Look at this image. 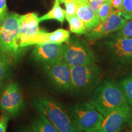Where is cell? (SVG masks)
<instances>
[{
	"mask_svg": "<svg viewBox=\"0 0 132 132\" xmlns=\"http://www.w3.org/2000/svg\"><path fill=\"white\" fill-rule=\"evenodd\" d=\"M31 103L60 132H84L79 127L71 111L54 99L39 96L33 98Z\"/></svg>",
	"mask_w": 132,
	"mask_h": 132,
	"instance_id": "obj_1",
	"label": "cell"
},
{
	"mask_svg": "<svg viewBox=\"0 0 132 132\" xmlns=\"http://www.w3.org/2000/svg\"><path fill=\"white\" fill-rule=\"evenodd\" d=\"M90 103L104 117L128 105L121 87L113 81H105L95 87Z\"/></svg>",
	"mask_w": 132,
	"mask_h": 132,
	"instance_id": "obj_2",
	"label": "cell"
},
{
	"mask_svg": "<svg viewBox=\"0 0 132 132\" xmlns=\"http://www.w3.org/2000/svg\"><path fill=\"white\" fill-rule=\"evenodd\" d=\"M20 16L15 12H8L0 24V50L12 60L19 58L23 49L20 45Z\"/></svg>",
	"mask_w": 132,
	"mask_h": 132,
	"instance_id": "obj_3",
	"label": "cell"
},
{
	"mask_svg": "<svg viewBox=\"0 0 132 132\" xmlns=\"http://www.w3.org/2000/svg\"><path fill=\"white\" fill-rule=\"evenodd\" d=\"M101 72L95 64L71 66V82L69 90L72 94L89 93L99 85Z\"/></svg>",
	"mask_w": 132,
	"mask_h": 132,
	"instance_id": "obj_4",
	"label": "cell"
},
{
	"mask_svg": "<svg viewBox=\"0 0 132 132\" xmlns=\"http://www.w3.org/2000/svg\"><path fill=\"white\" fill-rule=\"evenodd\" d=\"M62 59L70 66L94 64L95 57L85 40L77 38L69 39L63 45Z\"/></svg>",
	"mask_w": 132,
	"mask_h": 132,
	"instance_id": "obj_5",
	"label": "cell"
},
{
	"mask_svg": "<svg viewBox=\"0 0 132 132\" xmlns=\"http://www.w3.org/2000/svg\"><path fill=\"white\" fill-rule=\"evenodd\" d=\"M70 111L84 132H95L100 127L104 116L90 103L78 102Z\"/></svg>",
	"mask_w": 132,
	"mask_h": 132,
	"instance_id": "obj_6",
	"label": "cell"
},
{
	"mask_svg": "<svg viewBox=\"0 0 132 132\" xmlns=\"http://www.w3.org/2000/svg\"><path fill=\"white\" fill-rule=\"evenodd\" d=\"M24 98L16 82L9 84L0 97V110L10 116L16 117L23 111Z\"/></svg>",
	"mask_w": 132,
	"mask_h": 132,
	"instance_id": "obj_7",
	"label": "cell"
},
{
	"mask_svg": "<svg viewBox=\"0 0 132 132\" xmlns=\"http://www.w3.org/2000/svg\"><path fill=\"white\" fill-rule=\"evenodd\" d=\"M42 65L43 69L52 83L59 90L68 91L71 82V66L62 59Z\"/></svg>",
	"mask_w": 132,
	"mask_h": 132,
	"instance_id": "obj_8",
	"label": "cell"
},
{
	"mask_svg": "<svg viewBox=\"0 0 132 132\" xmlns=\"http://www.w3.org/2000/svg\"><path fill=\"white\" fill-rule=\"evenodd\" d=\"M125 21V19L122 16L121 12L112 8L110 16L105 21L100 23L95 28L86 33V39L89 42H94L111 35L122 27Z\"/></svg>",
	"mask_w": 132,
	"mask_h": 132,
	"instance_id": "obj_9",
	"label": "cell"
},
{
	"mask_svg": "<svg viewBox=\"0 0 132 132\" xmlns=\"http://www.w3.org/2000/svg\"><path fill=\"white\" fill-rule=\"evenodd\" d=\"M132 120V106L127 105L104 117L95 132H119Z\"/></svg>",
	"mask_w": 132,
	"mask_h": 132,
	"instance_id": "obj_10",
	"label": "cell"
},
{
	"mask_svg": "<svg viewBox=\"0 0 132 132\" xmlns=\"http://www.w3.org/2000/svg\"><path fill=\"white\" fill-rule=\"evenodd\" d=\"M109 52L113 59L120 64L132 62V39L112 37L106 42Z\"/></svg>",
	"mask_w": 132,
	"mask_h": 132,
	"instance_id": "obj_11",
	"label": "cell"
},
{
	"mask_svg": "<svg viewBox=\"0 0 132 132\" xmlns=\"http://www.w3.org/2000/svg\"><path fill=\"white\" fill-rule=\"evenodd\" d=\"M62 44L53 43L36 44L31 53V56L34 61L42 64L51 63L62 59Z\"/></svg>",
	"mask_w": 132,
	"mask_h": 132,
	"instance_id": "obj_12",
	"label": "cell"
},
{
	"mask_svg": "<svg viewBox=\"0 0 132 132\" xmlns=\"http://www.w3.org/2000/svg\"><path fill=\"white\" fill-rule=\"evenodd\" d=\"M39 18L36 13H28L20 16V45L23 48L26 44L40 30Z\"/></svg>",
	"mask_w": 132,
	"mask_h": 132,
	"instance_id": "obj_13",
	"label": "cell"
},
{
	"mask_svg": "<svg viewBox=\"0 0 132 132\" xmlns=\"http://www.w3.org/2000/svg\"><path fill=\"white\" fill-rule=\"evenodd\" d=\"M70 36V33L69 31L62 28L57 29L52 32H47L40 29L35 36L26 43V46L28 47L46 43L62 44L69 40Z\"/></svg>",
	"mask_w": 132,
	"mask_h": 132,
	"instance_id": "obj_14",
	"label": "cell"
},
{
	"mask_svg": "<svg viewBox=\"0 0 132 132\" xmlns=\"http://www.w3.org/2000/svg\"><path fill=\"white\" fill-rule=\"evenodd\" d=\"M77 4V15L82 21L87 32L92 30L100 24L98 14L94 11L87 1L76 0Z\"/></svg>",
	"mask_w": 132,
	"mask_h": 132,
	"instance_id": "obj_15",
	"label": "cell"
},
{
	"mask_svg": "<svg viewBox=\"0 0 132 132\" xmlns=\"http://www.w3.org/2000/svg\"><path fill=\"white\" fill-rule=\"evenodd\" d=\"M32 132H60L44 116L39 114L31 125Z\"/></svg>",
	"mask_w": 132,
	"mask_h": 132,
	"instance_id": "obj_16",
	"label": "cell"
},
{
	"mask_svg": "<svg viewBox=\"0 0 132 132\" xmlns=\"http://www.w3.org/2000/svg\"><path fill=\"white\" fill-rule=\"evenodd\" d=\"M65 18V10L60 6L59 0H55L54 5L50 11L47 14L39 17V22L48 20H56L61 23L64 21Z\"/></svg>",
	"mask_w": 132,
	"mask_h": 132,
	"instance_id": "obj_17",
	"label": "cell"
},
{
	"mask_svg": "<svg viewBox=\"0 0 132 132\" xmlns=\"http://www.w3.org/2000/svg\"><path fill=\"white\" fill-rule=\"evenodd\" d=\"M12 61L11 57L0 50V88L7 78Z\"/></svg>",
	"mask_w": 132,
	"mask_h": 132,
	"instance_id": "obj_18",
	"label": "cell"
},
{
	"mask_svg": "<svg viewBox=\"0 0 132 132\" xmlns=\"http://www.w3.org/2000/svg\"><path fill=\"white\" fill-rule=\"evenodd\" d=\"M65 19L69 22L71 32L79 35L85 34L87 32V29L85 23L77 15L66 17Z\"/></svg>",
	"mask_w": 132,
	"mask_h": 132,
	"instance_id": "obj_19",
	"label": "cell"
},
{
	"mask_svg": "<svg viewBox=\"0 0 132 132\" xmlns=\"http://www.w3.org/2000/svg\"><path fill=\"white\" fill-rule=\"evenodd\" d=\"M128 105L132 106V72L128 74L119 82Z\"/></svg>",
	"mask_w": 132,
	"mask_h": 132,
	"instance_id": "obj_20",
	"label": "cell"
},
{
	"mask_svg": "<svg viewBox=\"0 0 132 132\" xmlns=\"http://www.w3.org/2000/svg\"><path fill=\"white\" fill-rule=\"evenodd\" d=\"M112 37H125L132 39V20H125V23L119 30L111 34Z\"/></svg>",
	"mask_w": 132,
	"mask_h": 132,
	"instance_id": "obj_21",
	"label": "cell"
},
{
	"mask_svg": "<svg viewBox=\"0 0 132 132\" xmlns=\"http://www.w3.org/2000/svg\"><path fill=\"white\" fill-rule=\"evenodd\" d=\"M112 11L111 0H105L98 11V15L101 22H103L110 16Z\"/></svg>",
	"mask_w": 132,
	"mask_h": 132,
	"instance_id": "obj_22",
	"label": "cell"
},
{
	"mask_svg": "<svg viewBox=\"0 0 132 132\" xmlns=\"http://www.w3.org/2000/svg\"><path fill=\"white\" fill-rule=\"evenodd\" d=\"M121 14L125 20H132V0H123Z\"/></svg>",
	"mask_w": 132,
	"mask_h": 132,
	"instance_id": "obj_23",
	"label": "cell"
},
{
	"mask_svg": "<svg viewBox=\"0 0 132 132\" xmlns=\"http://www.w3.org/2000/svg\"><path fill=\"white\" fill-rule=\"evenodd\" d=\"M65 6V18L77 15V4L76 0L64 3Z\"/></svg>",
	"mask_w": 132,
	"mask_h": 132,
	"instance_id": "obj_24",
	"label": "cell"
},
{
	"mask_svg": "<svg viewBox=\"0 0 132 132\" xmlns=\"http://www.w3.org/2000/svg\"><path fill=\"white\" fill-rule=\"evenodd\" d=\"M10 120V116L5 112H2L0 115V132H6L8 122Z\"/></svg>",
	"mask_w": 132,
	"mask_h": 132,
	"instance_id": "obj_25",
	"label": "cell"
},
{
	"mask_svg": "<svg viewBox=\"0 0 132 132\" xmlns=\"http://www.w3.org/2000/svg\"><path fill=\"white\" fill-rule=\"evenodd\" d=\"M7 14V0H0V24L4 21Z\"/></svg>",
	"mask_w": 132,
	"mask_h": 132,
	"instance_id": "obj_26",
	"label": "cell"
},
{
	"mask_svg": "<svg viewBox=\"0 0 132 132\" xmlns=\"http://www.w3.org/2000/svg\"><path fill=\"white\" fill-rule=\"evenodd\" d=\"M87 1L94 11L96 13H98L99 9L105 0H87Z\"/></svg>",
	"mask_w": 132,
	"mask_h": 132,
	"instance_id": "obj_27",
	"label": "cell"
},
{
	"mask_svg": "<svg viewBox=\"0 0 132 132\" xmlns=\"http://www.w3.org/2000/svg\"><path fill=\"white\" fill-rule=\"evenodd\" d=\"M111 4L113 9L119 10L121 12L122 9L123 0H111Z\"/></svg>",
	"mask_w": 132,
	"mask_h": 132,
	"instance_id": "obj_28",
	"label": "cell"
},
{
	"mask_svg": "<svg viewBox=\"0 0 132 132\" xmlns=\"http://www.w3.org/2000/svg\"><path fill=\"white\" fill-rule=\"evenodd\" d=\"M73 1V0H59V3H64L65 2H68V1Z\"/></svg>",
	"mask_w": 132,
	"mask_h": 132,
	"instance_id": "obj_29",
	"label": "cell"
},
{
	"mask_svg": "<svg viewBox=\"0 0 132 132\" xmlns=\"http://www.w3.org/2000/svg\"><path fill=\"white\" fill-rule=\"evenodd\" d=\"M21 132H32V131H31V130H23V131H21Z\"/></svg>",
	"mask_w": 132,
	"mask_h": 132,
	"instance_id": "obj_30",
	"label": "cell"
},
{
	"mask_svg": "<svg viewBox=\"0 0 132 132\" xmlns=\"http://www.w3.org/2000/svg\"><path fill=\"white\" fill-rule=\"evenodd\" d=\"M130 132H132V130H131V131H130Z\"/></svg>",
	"mask_w": 132,
	"mask_h": 132,
	"instance_id": "obj_31",
	"label": "cell"
},
{
	"mask_svg": "<svg viewBox=\"0 0 132 132\" xmlns=\"http://www.w3.org/2000/svg\"><path fill=\"white\" fill-rule=\"evenodd\" d=\"M84 1H87V0H84Z\"/></svg>",
	"mask_w": 132,
	"mask_h": 132,
	"instance_id": "obj_32",
	"label": "cell"
}]
</instances>
